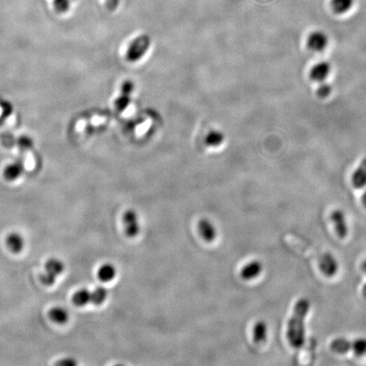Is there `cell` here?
I'll return each instance as SVG.
<instances>
[{"mask_svg":"<svg viewBox=\"0 0 366 366\" xmlns=\"http://www.w3.org/2000/svg\"><path fill=\"white\" fill-rule=\"evenodd\" d=\"M310 308L308 299L298 300L293 309V314L287 324V338L290 345L294 349H300L305 341V321Z\"/></svg>","mask_w":366,"mask_h":366,"instance_id":"obj_1","label":"cell"},{"mask_svg":"<svg viewBox=\"0 0 366 366\" xmlns=\"http://www.w3.org/2000/svg\"><path fill=\"white\" fill-rule=\"evenodd\" d=\"M64 264L57 258H51L45 264L44 271L41 274L40 280L42 284L51 287L55 284L58 277L64 272Z\"/></svg>","mask_w":366,"mask_h":366,"instance_id":"obj_2","label":"cell"},{"mask_svg":"<svg viewBox=\"0 0 366 366\" xmlns=\"http://www.w3.org/2000/svg\"><path fill=\"white\" fill-rule=\"evenodd\" d=\"M329 43V38L326 32L321 30L312 32L307 38V46L313 52L324 51Z\"/></svg>","mask_w":366,"mask_h":366,"instance_id":"obj_3","label":"cell"},{"mask_svg":"<svg viewBox=\"0 0 366 366\" xmlns=\"http://www.w3.org/2000/svg\"><path fill=\"white\" fill-rule=\"evenodd\" d=\"M124 231L129 238H135L140 232L139 216L134 211H127L123 215Z\"/></svg>","mask_w":366,"mask_h":366,"instance_id":"obj_4","label":"cell"},{"mask_svg":"<svg viewBox=\"0 0 366 366\" xmlns=\"http://www.w3.org/2000/svg\"><path fill=\"white\" fill-rule=\"evenodd\" d=\"M332 72V66L329 62L319 61L312 66L309 71V78L315 82H323L328 78Z\"/></svg>","mask_w":366,"mask_h":366,"instance_id":"obj_5","label":"cell"},{"mask_svg":"<svg viewBox=\"0 0 366 366\" xmlns=\"http://www.w3.org/2000/svg\"><path fill=\"white\" fill-rule=\"evenodd\" d=\"M319 267L325 276L332 277H334L338 271L339 265L336 258L332 254L326 253L319 258Z\"/></svg>","mask_w":366,"mask_h":366,"instance_id":"obj_6","label":"cell"},{"mask_svg":"<svg viewBox=\"0 0 366 366\" xmlns=\"http://www.w3.org/2000/svg\"><path fill=\"white\" fill-rule=\"evenodd\" d=\"M331 220L334 224L337 235L341 238H346L349 234V226L347 224L346 216L344 211L336 210L331 214Z\"/></svg>","mask_w":366,"mask_h":366,"instance_id":"obj_7","label":"cell"},{"mask_svg":"<svg viewBox=\"0 0 366 366\" xmlns=\"http://www.w3.org/2000/svg\"><path fill=\"white\" fill-rule=\"evenodd\" d=\"M262 270V263L259 260H253L251 262L247 263L241 270V277L246 281L255 279L260 276Z\"/></svg>","mask_w":366,"mask_h":366,"instance_id":"obj_8","label":"cell"},{"mask_svg":"<svg viewBox=\"0 0 366 366\" xmlns=\"http://www.w3.org/2000/svg\"><path fill=\"white\" fill-rule=\"evenodd\" d=\"M352 184L357 189L366 187V157L362 159L351 177Z\"/></svg>","mask_w":366,"mask_h":366,"instance_id":"obj_9","label":"cell"},{"mask_svg":"<svg viewBox=\"0 0 366 366\" xmlns=\"http://www.w3.org/2000/svg\"><path fill=\"white\" fill-rule=\"evenodd\" d=\"M198 232L206 242H212L216 238V229L208 219H202L198 222Z\"/></svg>","mask_w":366,"mask_h":366,"instance_id":"obj_10","label":"cell"},{"mask_svg":"<svg viewBox=\"0 0 366 366\" xmlns=\"http://www.w3.org/2000/svg\"><path fill=\"white\" fill-rule=\"evenodd\" d=\"M6 246L10 252L19 254L25 247V240L20 233H11L6 238Z\"/></svg>","mask_w":366,"mask_h":366,"instance_id":"obj_11","label":"cell"},{"mask_svg":"<svg viewBox=\"0 0 366 366\" xmlns=\"http://www.w3.org/2000/svg\"><path fill=\"white\" fill-rule=\"evenodd\" d=\"M23 172H24V165L20 161H16L15 163L10 164L5 167L4 176L7 181H15L22 175Z\"/></svg>","mask_w":366,"mask_h":366,"instance_id":"obj_12","label":"cell"},{"mask_svg":"<svg viewBox=\"0 0 366 366\" xmlns=\"http://www.w3.org/2000/svg\"><path fill=\"white\" fill-rule=\"evenodd\" d=\"M330 348L336 354H344L351 351L352 341L345 337H337L332 340Z\"/></svg>","mask_w":366,"mask_h":366,"instance_id":"obj_13","label":"cell"},{"mask_svg":"<svg viewBox=\"0 0 366 366\" xmlns=\"http://www.w3.org/2000/svg\"><path fill=\"white\" fill-rule=\"evenodd\" d=\"M49 316L52 322L57 324H64L69 319V312L64 307H53L49 312Z\"/></svg>","mask_w":366,"mask_h":366,"instance_id":"obj_14","label":"cell"},{"mask_svg":"<svg viewBox=\"0 0 366 366\" xmlns=\"http://www.w3.org/2000/svg\"><path fill=\"white\" fill-rule=\"evenodd\" d=\"M72 302L77 307L86 306L91 303V291L87 288L77 290L72 296Z\"/></svg>","mask_w":366,"mask_h":366,"instance_id":"obj_15","label":"cell"},{"mask_svg":"<svg viewBox=\"0 0 366 366\" xmlns=\"http://www.w3.org/2000/svg\"><path fill=\"white\" fill-rule=\"evenodd\" d=\"M117 276V269L114 265L106 263L101 265L98 270V277L103 282H109Z\"/></svg>","mask_w":366,"mask_h":366,"instance_id":"obj_16","label":"cell"},{"mask_svg":"<svg viewBox=\"0 0 366 366\" xmlns=\"http://www.w3.org/2000/svg\"><path fill=\"white\" fill-rule=\"evenodd\" d=\"M332 10L337 15H344L349 12L354 5V0H331Z\"/></svg>","mask_w":366,"mask_h":366,"instance_id":"obj_17","label":"cell"},{"mask_svg":"<svg viewBox=\"0 0 366 366\" xmlns=\"http://www.w3.org/2000/svg\"><path fill=\"white\" fill-rule=\"evenodd\" d=\"M253 335H254V341L256 344H262L265 342L267 339L268 335V327L267 325L265 322H258L255 324V327H254V331H253Z\"/></svg>","mask_w":366,"mask_h":366,"instance_id":"obj_18","label":"cell"},{"mask_svg":"<svg viewBox=\"0 0 366 366\" xmlns=\"http://www.w3.org/2000/svg\"><path fill=\"white\" fill-rule=\"evenodd\" d=\"M108 297V290L104 287H98L91 292V303L99 306L103 305Z\"/></svg>","mask_w":366,"mask_h":366,"instance_id":"obj_19","label":"cell"},{"mask_svg":"<svg viewBox=\"0 0 366 366\" xmlns=\"http://www.w3.org/2000/svg\"><path fill=\"white\" fill-rule=\"evenodd\" d=\"M352 351L358 357L364 356L366 354V338L359 337L352 341Z\"/></svg>","mask_w":366,"mask_h":366,"instance_id":"obj_20","label":"cell"},{"mask_svg":"<svg viewBox=\"0 0 366 366\" xmlns=\"http://www.w3.org/2000/svg\"><path fill=\"white\" fill-rule=\"evenodd\" d=\"M53 4L55 10L60 14L67 12L71 7V0H54Z\"/></svg>","mask_w":366,"mask_h":366,"instance_id":"obj_21","label":"cell"},{"mask_svg":"<svg viewBox=\"0 0 366 366\" xmlns=\"http://www.w3.org/2000/svg\"><path fill=\"white\" fill-rule=\"evenodd\" d=\"M332 88L330 84L327 83V82H321L319 87L317 88L316 94L317 96L321 98V99H326L327 97L330 96V94L332 93Z\"/></svg>","mask_w":366,"mask_h":366,"instance_id":"obj_22","label":"cell"},{"mask_svg":"<svg viewBox=\"0 0 366 366\" xmlns=\"http://www.w3.org/2000/svg\"><path fill=\"white\" fill-rule=\"evenodd\" d=\"M17 144L20 149H22V150H28V149L32 148V139L28 136H20V139H18Z\"/></svg>","mask_w":366,"mask_h":366,"instance_id":"obj_23","label":"cell"},{"mask_svg":"<svg viewBox=\"0 0 366 366\" xmlns=\"http://www.w3.org/2000/svg\"><path fill=\"white\" fill-rule=\"evenodd\" d=\"M106 6L109 10H114L118 7L120 4V0H106Z\"/></svg>","mask_w":366,"mask_h":366,"instance_id":"obj_24","label":"cell"},{"mask_svg":"<svg viewBox=\"0 0 366 366\" xmlns=\"http://www.w3.org/2000/svg\"><path fill=\"white\" fill-rule=\"evenodd\" d=\"M58 364H61V365H76V364H77V362H76V360H75L74 359H72V358H66V359L60 360Z\"/></svg>","mask_w":366,"mask_h":366,"instance_id":"obj_25","label":"cell"},{"mask_svg":"<svg viewBox=\"0 0 366 366\" xmlns=\"http://www.w3.org/2000/svg\"><path fill=\"white\" fill-rule=\"evenodd\" d=\"M3 111L5 116H8L10 112L12 111V108L10 106V104H5V107H3Z\"/></svg>","mask_w":366,"mask_h":366,"instance_id":"obj_26","label":"cell"},{"mask_svg":"<svg viewBox=\"0 0 366 366\" xmlns=\"http://www.w3.org/2000/svg\"><path fill=\"white\" fill-rule=\"evenodd\" d=\"M362 203L364 204V207L366 208V190L364 191L363 195H362Z\"/></svg>","mask_w":366,"mask_h":366,"instance_id":"obj_27","label":"cell"},{"mask_svg":"<svg viewBox=\"0 0 366 366\" xmlns=\"http://www.w3.org/2000/svg\"><path fill=\"white\" fill-rule=\"evenodd\" d=\"M362 293H363V296H364V297L366 299V283L364 285V287H363V289H362Z\"/></svg>","mask_w":366,"mask_h":366,"instance_id":"obj_28","label":"cell"},{"mask_svg":"<svg viewBox=\"0 0 366 366\" xmlns=\"http://www.w3.org/2000/svg\"><path fill=\"white\" fill-rule=\"evenodd\" d=\"M362 269H363V270L366 273V260H364L363 264H362Z\"/></svg>","mask_w":366,"mask_h":366,"instance_id":"obj_29","label":"cell"}]
</instances>
